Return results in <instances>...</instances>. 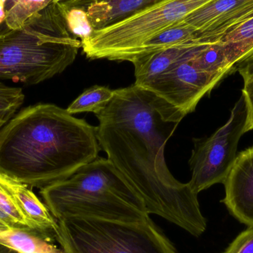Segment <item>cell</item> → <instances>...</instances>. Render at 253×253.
I'll return each instance as SVG.
<instances>
[{"mask_svg": "<svg viewBox=\"0 0 253 253\" xmlns=\"http://www.w3.org/2000/svg\"><path fill=\"white\" fill-rule=\"evenodd\" d=\"M101 149L141 196L149 215H159L195 237L207 230L196 194L167 166L165 148L186 117L151 90L135 85L115 90L96 115Z\"/></svg>", "mask_w": 253, "mask_h": 253, "instance_id": "6da1fadb", "label": "cell"}, {"mask_svg": "<svg viewBox=\"0 0 253 253\" xmlns=\"http://www.w3.org/2000/svg\"><path fill=\"white\" fill-rule=\"evenodd\" d=\"M101 150L96 126L56 105L39 104L0 129V173L42 189L71 176Z\"/></svg>", "mask_w": 253, "mask_h": 253, "instance_id": "7a4b0ae2", "label": "cell"}, {"mask_svg": "<svg viewBox=\"0 0 253 253\" xmlns=\"http://www.w3.org/2000/svg\"><path fill=\"white\" fill-rule=\"evenodd\" d=\"M40 194L57 221L137 222L150 216L141 196L108 158H96L68 178L43 187Z\"/></svg>", "mask_w": 253, "mask_h": 253, "instance_id": "3957f363", "label": "cell"}, {"mask_svg": "<svg viewBox=\"0 0 253 253\" xmlns=\"http://www.w3.org/2000/svg\"><path fill=\"white\" fill-rule=\"evenodd\" d=\"M80 47L53 1L22 28L0 34V80L32 85L50 80L74 63Z\"/></svg>", "mask_w": 253, "mask_h": 253, "instance_id": "277c9868", "label": "cell"}, {"mask_svg": "<svg viewBox=\"0 0 253 253\" xmlns=\"http://www.w3.org/2000/svg\"><path fill=\"white\" fill-rule=\"evenodd\" d=\"M57 222L54 239L65 253H178L150 216L137 222L91 218Z\"/></svg>", "mask_w": 253, "mask_h": 253, "instance_id": "5b68a950", "label": "cell"}, {"mask_svg": "<svg viewBox=\"0 0 253 253\" xmlns=\"http://www.w3.org/2000/svg\"><path fill=\"white\" fill-rule=\"evenodd\" d=\"M212 0H165L109 26L94 30L82 42L88 59L126 61L137 47Z\"/></svg>", "mask_w": 253, "mask_h": 253, "instance_id": "8992f818", "label": "cell"}, {"mask_svg": "<svg viewBox=\"0 0 253 253\" xmlns=\"http://www.w3.org/2000/svg\"><path fill=\"white\" fill-rule=\"evenodd\" d=\"M247 117L246 102L242 94L224 126L208 138L194 140L189 160L192 171L189 184L196 194L224 182L237 156L239 140L245 133Z\"/></svg>", "mask_w": 253, "mask_h": 253, "instance_id": "52a82bcc", "label": "cell"}, {"mask_svg": "<svg viewBox=\"0 0 253 253\" xmlns=\"http://www.w3.org/2000/svg\"><path fill=\"white\" fill-rule=\"evenodd\" d=\"M203 44L193 54L141 87L163 98L185 116L193 112L201 99L224 80L205 71L195 60V54Z\"/></svg>", "mask_w": 253, "mask_h": 253, "instance_id": "ba28073f", "label": "cell"}, {"mask_svg": "<svg viewBox=\"0 0 253 253\" xmlns=\"http://www.w3.org/2000/svg\"><path fill=\"white\" fill-rule=\"evenodd\" d=\"M253 16V0H212L184 19L203 44L221 42L232 28Z\"/></svg>", "mask_w": 253, "mask_h": 253, "instance_id": "9c48e42d", "label": "cell"}, {"mask_svg": "<svg viewBox=\"0 0 253 253\" xmlns=\"http://www.w3.org/2000/svg\"><path fill=\"white\" fill-rule=\"evenodd\" d=\"M223 184L221 201L239 222L253 226V147L240 152Z\"/></svg>", "mask_w": 253, "mask_h": 253, "instance_id": "30bf717a", "label": "cell"}, {"mask_svg": "<svg viewBox=\"0 0 253 253\" xmlns=\"http://www.w3.org/2000/svg\"><path fill=\"white\" fill-rule=\"evenodd\" d=\"M202 44L198 43L181 44L135 59L132 62L135 68L134 84L143 87L180 61L193 54Z\"/></svg>", "mask_w": 253, "mask_h": 253, "instance_id": "8fae6325", "label": "cell"}, {"mask_svg": "<svg viewBox=\"0 0 253 253\" xmlns=\"http://www.w3.org/2000/svg\"><path fill=\"white\" fill-rule=\"evenodd\" d=\"M165 0H94L85 10L94 30L117 23Z\"/></svg>", "mask_w": 253, "mask_h": 253, "instance_id": "7c38bea8", "label": "cell"}, {"mask_svg": "<svg viewBox=\"0 0 253 253\" xmlns=\"http://www.w3.org/2000/svg\"><path fill=\"white\" fill-rule=\"evenodd\" d=\"M5 177L10 191L27 218L32 223L37 231L54 239L58 227L57 220L53 216L47 206L28 186Z\"/></svg>", "mask_w": 253, "mask_h": 253, "instance_id": "4fadbf2b", "label": "cell"}, {"mask_svg": "<svg viewBox=\"0 0 253 253\" xmlns=\"http://www.w3.org/2000/svg\"><path fill=\"white\" fill-rule=\"evenodd\" d=\"M199 42L196 39V31L184 20L177 22L169 28L158 33L154 37L143 43L126 58V62L134 60L169 47L181 44Z\"/></svg>", "mask_w": 253, "mask_h": 253, "instance_id": "5bb4252c", "label": "cell"}, {"mask_svg": "<svg viewBox=\"0 0 253 253\" xmlns=\"http://www.w3.org/2000/svg\"><path fill=\"white\" fill-rule=\"evenodd\" d=\"M53 239L38 232L22 229H11L0 233V244L19 253H65L54 245Z\"/></svg>", "mask_w": 253, "mask_h": 253, "instance_id": "9a60e30c", "label": "cell"}, {"mask_svg": "<svg viewBox=\"0 0 253 253\" xmlns=\"http://www.w3.org/2000/svg\"><path fill=\"white\" fill-rule=\"evenodd\" d=\"M55 0H0V25L9 30L22 28L32 16L44 10Z\"/></svg>", "mask_w": 253, "mask_h": 253, "instance_id": "2e32d148", "label": "cell"}, {"mask_svg": "<svg viewBox=\"0 0 253 253\" xmlns=\"http://www.w3.org/2000/svg\"><path fill=\"white\" fill-rule=\"evenodd\" d=\"M11 229L38 232L19 208L7 185L5 175L0 173V233Z\"/></svg>", "mask_w": 253, "mask_h": 253, "instance_id": "e0dca14e", "label": "cell"}, {"mask_svg": "<svg viewBox=\"0 0 253 253\" xmlns=\"http://www.w3.org/2000/svg\"><path fill=\"white\" fill-rule=\"evenodd\" d=\"M221 42L229 62L236 71V64L253 50V16L232 28Z\"/></svg>", "mask_w": 253, "mask_h": 253, "instance_id": "ac0fdd59", "label": "cell"}, {"mask_svg": "<svg viewBox=\"0 0 253 253\" xmlns=\"http://www.w3.org/2000/svg\"><path fill=\"white\" fill-rule=\"evenodd\" d=\"M115 95V90L105 86L95 85L84 90L67 108L71 114L92 112L99 114L106 108Z\"/></svg>", "mask_w": 253, "mask_h": 253, "instance_id": "d6986e66", "label": "cell"}, {"mask_svg": "<svg viewBox=\"0 0 253 253\" xmlns=\"http://www.w3.org/2000/svg\"><path fill=\"white\" fill-rule=\"evenodd\" d=\"M56 4L65 18L68 30L74 37H80L81 41H83L92 35L94 28L89 20L85 9L67 7L59 3Z\"/></svg>", "mask_w": 253, "mask_h": 253, "instance_id": "ffe728a7", "label": "cell"}, {"mask_svg": "<svg viewBox=\"0 0 253 253\" xmlns=\"http://www.w3.org/2000/svg\"><path fill=\"white\" fill-rule=\"evenodd\" d=\"M24 100L25 95L20 87L0 83V129L14 117Z\"/></svg>", "mask_w": 253, "mask_h": 253, "instance_id": "44dd1931", "label": "cell"}, {"mask_svg": "<svg viewBox=\"0 0 253 253\" xmlns=\"http://www.w3.org/2000/svg\"><path fill=\"white\" fill-rule=\"evenodd\" d=\"M224 253H253V226L241 233Z\"/></svg>", "mask_w": 253, "mask_h": 253, "instance_id": "7402d4cb", "label": "cell"}, {"mask_svg": "<svg viewBox=\"0 0 253 253\" xmlns=\"http://www.w3.org/2000/svg\"><path fill=\"white\" fill-rule=\"evenodd\" d=\"M245 85L242 89V95L245 96L246 102L248 117H247L245 132L253 129V79L244 81Z\"/></svg>", "mask_w": 253, "mask_h": 253, "instance_id": "603a6c76", "label": "cell"}, {"mask_svg": "<svg viewBox=\"0 0 253 253\" xmlns=\"http://www.w3.org/2000/svg\"><path fill=\"white\" fill-rule=\"evenodd\" d=\"M236 71L240 74L244 81L253 79V50L236 64Z\"/></svg>", "mask_w": 253, "mask_h": 253, "instance_id": "cb8c5ba5", "label": "cell"}, {"mask_svg": "<svg viewBox=\"0 0 253 253\" xmlns=\"http://www.w3.org/2000/svg\"><path fill=\"white\" fill-rule=\"evenodd\" d=\"M94 0H55L54 2L59 3L67 7H80L85 9Z\"/></svg>", "mask_w": 253, "mask_h": 253, "instance_id": "d4e9b609", "label": "cell"}, {"mask_svg": "<svg viewBox=\"0 0 253 253\" xmlns=\"http://www.w3.org/2000/svg\"><path fill=\"white\" fill-rule=\"evenodd\" d=\"M0 253H19L12 248H8L5 245L0 244Z\"/></svg>", "mask_w": 253, "mask_h": 253, "instance_id": "484cf974", "label": "cell"}]
</instances>
